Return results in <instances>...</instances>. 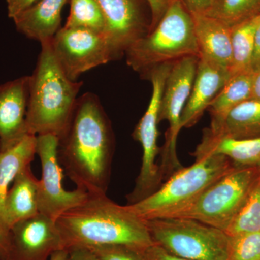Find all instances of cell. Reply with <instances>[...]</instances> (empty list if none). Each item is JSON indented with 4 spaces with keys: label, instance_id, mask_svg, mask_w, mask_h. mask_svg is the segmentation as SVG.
Returning <instances> with one entry per match:
<instances>
[{
    "label": "cell",
    "instance_id": "cell-1",
    "mask_svg": "<svg viewBox=\"0 0 260 260\" xmlns=\"http://www.w3.org/2000/svg\"><path fill=\"white\" fill-rule=\"evenodd\" d=\"M58 158L77 189L91 194L107 192L114 153L110 121L99 98H78L73 115L59 137Z\"/></svg>",
    "mask_w": 260,
    "mask_h": 260
},
{
    "label": "cell",
    "instance_id": "cell-2",
    "mask_svg": "<svg viewBox=\"0 0 260 260\" xmlns=\"http://www.w3.org/2000/svg\"><path fill=\"white\" fill-rule=\"evenodd\" d=\"M56 223L67 250L75 246L125 245L145 251L154 245L145 220L128 205L116 204L106 194H89Z\"/></svg>",
    "mask_w": 260,
    "mask_h": 260
},
{
    "label": "cell",
    "instance_id": "cell-3",
    "mask_svg": "<svg viewBox=\"0 0 260 260\" xmlns=\"http://www.w3.org/2000/svg\"><path fill=\"white\" fill-rule=\"evenodd\" d=\"M41 46L37 67L30 76L27 131L59 138L69 124L83 82L67 76L54 55L50 41Z\"/></svg>",
    "mask_w": 260,
    "mask_h": 260
},
{
    "label": "cell",
    "instance_id": "cell-4",
    "mask_svg": "<svg viewBox=\"0 0 260 260\" xmlns=\"http://www.w3.org/2000/svg\"><path fill=\"white\" fill-rule=\"evenodd\" d=\"M124 54L127 64L143 78L160 65L188 56L200 57L192 16L182 1L170 0L156 25Z\"/></svg>",
    "mask_w": 260,
    "mask_h": 260
},
{
    "label": "cell",
    "instance_id": "cell-5",
    "mask_svg": "<svg viewBox=\"0 0 260 260\" xmlns=\"http://www.w3.org/2000/svg\"><path fill=\"white\" fill-rule=\"evenodd\" d=\"M191 167L181 168L159 189L144 199L127 205L144 220L176 218L210 185L237 167L221 155L195 156Z\"/></svg>",
    "mask_w": 260,
    "mask_h": 260
},
{
    "label": "cell",
    "instance_id": "cell-6",
    "mask_svg": "<svg viewBox=\"0 0 260 260\" xmlns=\"http://www.w3.org/2000/svg\"><path fill=\"white\" fill-rule=\"evenodd\" d=\"M155 245L173 255L192 260H228L231 237L220 229L194 219L145 220Z\"/></svg>",
    "mask_w": 260,
    "mask_h": 260
},
{
    "label": "cell",
    "instance_id": "cell-7",
    "mask_svg": "<svg viewBox=\"0 0 260 260\" xmlns=\"http://www.w3.org/2000/svg\"><path fill=\"white\" fill-rule=\"evenodd\" d=\"M259 167H236L176 218L194 219L225 232L259 179Z\"/></svg>",
    "mask_w": 260,
    "mask_h": 260
},
{
    "label": "cell",
    "instance_id": "cell-8",
    "mask_svg": "<svg viewBox=\"0 0 260 260\" xmlns=\"http://www.w3.org/2000/svg\"><path fill=\"white\" fill-rule=\"evenodd\" d=\"M173 64L160 65L149 73L153 87L151 99L148 109L133 132V138L143 148L141 169L134 190L128 196L129 204H133L156 190L161 180L160 167L155 158L160 151L158 146L159 112L166 80Z\"/></svg>",
    "mask_w": 260,
    "mask_h": 260
},
{
    "label": "cell",
    "instance_id": "cell-9",
    "mask_svg": "<svg viewBox=\"0 0 260 260\" xmlns=\"http://www.w3.org/2000/svg\"><path fill=\"white\" fill-rule=\"evenodd\" d=\"M198 56H188L172 64L165 85L160 102L159 122L169 121V128L166 135L162 150L160 174L174 173L181 165L177 158V140L181 127V119L186 102L190 95L198 68Z\"/></svg>",
    "mask_w": 260,
    "mask_h": 260
},
{
    "label": "cell",
    "instance_id": "cell-10",
    "mask_svg": "<svg viewBox=\"0 0 260 260\" xmlns=\"http://www.w3.org/2000/svg\"><path fill=\"white\" fill-rule=\"evenodd\" d=\"M50 45L61 69L73 81L85 72L114 59L105 35L85 29L64 26L51 39Z\"/></svg>",
    "mask_w": 260,
    "mask_h": 260
},
{
    "label": "cell",
    "instance_id": "cell-11",
    "mask_svg": "<svg viewBox=\"0 0 260 260\" xmlns=\"http://www.w3.org/2000/svg\"><path fill=\"white\" fill-rule=\"evenodd\" d=\"M58 145L59 138L55 135H37V155L42 169L39 183V211L54 220L68 210L81 204L89 196V193L81 189H64Z\"/></svg>",
    "mask_w": 260,
    "mask_h": 260
},
{
    "label": "cell",
    "instance_id": "cell-12",
    "mask_svg": "<svg viewBox=\"0 0 260 260\" xmlns=\"http://www.w3.org/2000/svg\"><path fill=\"white\" fill-rule=\"evenodd\" d=\"M105 21V37L114 59L150 31L143 9L146 0H96Z\"/></svg>",
    "mask_w": 260,
    "mask_h": 260
},
{
    "label": "cell",
    "instance_id": "cell-13",
    "mask_svg": "<svg viewBox=\"0 0 260 260\" xmlns=\"http://www.w3.org/2000/svg\"><path fill=\"white\" fill-rule=\"evenodd\" d=\"M61 249L64 248L56 220L42 214L10 229L8 260H49Z\"/></svg>",
    "mask_w": 260,
    "mask_h": 260
},
{
    "label": "cell",
    "instance_id": "cell-14",
    "mask_svg": "<svg viewBox=\"0 0 260 260\" xmlns=\"http://www.w3.org/2000/svg\"><path fill=\"white\" fill-rule=\"evenodd\" d=\"M30 76L0 85V151L10 148L28 135L26 114Z\"/></svg>",
    "mask_w": 260,
    "mask_h": 260
},
{
    "label": "cell",
    "instance_id": "cell-15",
    "mask_svg": "<svg viewBox=\"0 0 260 260\" xmlns=\"http://www.w3.org/2000/svg\"><path fill=\"white\" fill-rule=\"evenodd\" d=\"M194 22L200 57L231 73L232 67V27L205 14H191Z\"/></svg>",
    "mask_w": 260,
    "mask_h": 260
},
{
    "label": "cell",
    "instance_id": "cell-16",
    "mask_svg": "<svg viewBox=\"0 0 260 260\" xmlns=\"http://www.w3.org/2000/svg\"><path fill=\"white\" fill-rule=\"evenodd\" d=\"M230 76V72L199 58L190 95L181 115V128L191 127L197 124Z\"/></svg>",
    "mask_w": 260,
    "mask_h": 260
},
{
    "label": "cell",
    "instance_id": "cell-17",
    "mask_svg": "<svg viewBox=\"0 0 260 260\" xmlns=\"http://www.w3.org/2000/svg\"><path fill=\"white\" fill-rule=\"evenodd\" d=\"M68 0H39L17 15V30L29 39L49 42L61 28V13Z\"/></svg>",
    "mask_w": 260,
    "mask_h": 260
},
{
    "label": "cell",
    "instance_id": "cell-18",
    "mask_svg": "<svg viewBox=\"0 0 260 260\" xmlns=\"http://www.w3.org/2000/svg\"><path fill=\"white\" fill-rule=\"evenodd\" d=\"M39 183L30 165L15 178L5 202V220L8 230L18 222L39 213Z\"/></svg>",
    "mask_w": 260,
    "mask_h": 260
},
{
    "label": "cell",
    "instance_id": "cell-19",
    "mask_svg": "<svg viewBox=\"0 0 260 260\" xmlns=\"http://www.w3.org/2000/svg\"><path fill=\"white\" fill-rule=\"evenodd\" d=\"M204 154L223 155L239 167H258L260 164V137L236 139L215 134L207 129L194 155Z\"/></svg>",
    "mask_w": 260,
    "mask_h": 260
},
{
    "label": "cell",
    "instance_id": "cell-20",
    "mask_svg": "<svg viewBox=\"0 0 260 260\" xmlns=\"http://www.w3.org/2000/svg\"><path fill=\"white\" fill-rule=\"evenodd\" d=\"M37 155V135L28 134L0 151V225L10 232L5 220V202L10 186L19 173L30 166Z\"/></svg>",
    "mask_w": 260,
    "mask_h": 260
},
{
    "label": "cell",
    "instance_id": "cell-21",
    "mask_svg": "<svg viewBox=\"0 0 260 260\" xmlns=\"http://www.w3.org/2000/svg\"><path fill=\"white\" fill-rule=\"evenodd\" d=\"M209 129L236 139L260 137V102L249 99L242 103L228 113L220 124L210 126Z\"/></svg>",
    "mask_w": 260,
    "mask_h": 260
},
{
    "label": "cell",
    "instance_id": "cell-22",
    "mask_svg": "<svg viewBox=\"0 0 260 260\" xmlns=\"http://www.w3.org/2000/svg\"><path fill=\"white\" fill-rule=\"evenodd\" d=\"M254 72H242L231 75L223 88L210 104L211 126L220 124L234 108L251 99Z\"/></svg>",
    "mask_w": 260,
    "mask_h": 260
},
{
    "label": "cell",
    "instance_id": "cell-23",
    "mask_svg": "<svg viewBox=\"0 0 260 260\" xmlns=\"http://www.w3.org/2000/svg\"><path fill=\"white\" fill-rule=\"evenodd\" d=\"M260 15L232 27V67L231 75L251 70L256 29ZM253 71V70H252Z\"/></svg>",
    "mask_w": 260,
    "mask_h": 260
},
{
    "label": "cell",
    "instance_id": "cell-24",
    "mask_svg": "<svg viewBox=\"0 0 260 260\" xmlns=\"http://www.w3.org/2000/svg\"><path fill=\"white\" fill-rule=\"evenodd\" d=\"M233 27L260 15V0H214L207 14Z\"/></svg>",
    "mask_w": 260,
    "mask_h": 260
},
{
    "label": "cell",
    "instance_id": "cell-25",
    "mask_svg": "<svg viewBox=\"0 0 260 260\" xmlns=\"http://www.w3.org/2000/svg\"><path fill=\"white\" fill-rule=\"evenodd\" d=\"M64 27L105 35V21L96 0H70V13Z\"/></svg>",
    "mask_w": 260,
    "mask_h": 260
},
{
    "label": "cell",
    "instance_id": "cell-26",
    "mask_svg": "<svg viewBox=\"0 0 260 260\" xmlns=\"http://www.w3.org/2000/svg\"><path fill=\"white\" fill-rule=\"evenodd\" d=\"M260 232V185L253 188L225 233L229 237Z\"/></svg>",
    "mask_w": 260,
    "mask_h": 260
},
{
    "label": "cell",
    "instance_id": "cell-27",
    "mask_svg": "<svg viewBox=\"0 0 260 260\" xmlns=\"http://www.w3.org/2000/svg\"><path fill=\"white\" fill-rule=\"evenodd\" d=\"M228 260H260V232L231 237Z\"/></svg>",
    "mask_w": 260,
    "mask_h": 260
},
{
    "label": "cell",
    "instance_id": "cell-28",
    "mask_svg": "<svg viewBox=\"0 0 260 260\" xmlns=\"http://www.w3.org/2000/svg\"><path fill=\"white\" fill-rule=\"evenodd\" d=\"M99 260H148L145 251L125 245H104L88 248Z\"/></svg>",
    "mask_w": 260,
    "mask_h": 260
},
{
    "label": "cell",
    "instance_id": "cell-29",
    "mask_svg": "<svg viewBox=\"0 0 260 260\" xmlns=\"http://www.w3.org/2000/svg\"><path fill=\"white\" fill-rule=\"evenodd\" d=\"M150 13H151V24L150 30L158 23L162 15L167 10L170 0H146Z\"/></svg>",
    "mask_w": 260,
    "mask_h": 260
},
{
    "label": "cell",
    "instance_id": "cell-30",
    "mask_svg": "<svg viewBox=\"0 0 260 260\" xmlns=\"http://www.w3.org/2000/svg\"><path fill=\"white\" fill-rule=\"evenodd\" d=\"M191 14H207L214 0H181Z\"/></svg>",
    "mask_w": 260,
    "mask_h": 260
},
{
    "label": "cell",
    "instance_id": "cell-31",
    "mask_svg": "<svg viewBox=\"0 0 260 260\" xmlns=\"http://www.w3.org/2000/svg\"><path fill=\"white\" fill-rule=\"evenodd\" d=\"M145 253L148 260H192L173 255L155 244L147 249Z\"/></svg>",
    "mask_w": 260,
    "mask_h": 260
},
{
    "label": "cell",
    "instance_id": "cell-32",
    "mask_svg": "<svg viewBox=\"0 0 260 260\" xmlns=\"http://www.w3.org/2000/svg\"><path fill=\"white\" fill-rule=\"evenodd\" d=\"M39 0H6L9 18L14 19Z\"/></svg>",
    "mask_w": 260,
    "mask_h": 260
},
{
    "label": "cell",
    "instance_id": "cell-33",
    "mask_svg": "<svg viewBox=\"0 0 260 260\" xmlns=\"http://www.w3.org/2000/svg\"><path fill=\"white\" fill-rule=\"evenodd\" d=\"M68 251V260H99L96 255L88 248L75 246L70 248Z\"/></svg>",
    "mask_w": 260,
    "mask_h": 260
},
{
    "label": "cell",
    "instance_id": "cell-34",
    "mask_svg": "<svg viewBox=\"0 0 260 260\" xmlns=\"http://www.w3.org/2000/svg\"><path fill=\"white\" fill-rule=\"evenodd\" d=\"M10 246V232L0 225V259L8 260Z\"/></svg>",
    "mask_w": 260,
    "mask_h": 260
},
{
    "label": "cell",
    "instance_id": "cell-35",
    "mask_svg": "<svg viewBox=\"0 0 260 260\" xmlns=\"http://www.w3.org/2000/svg\"><path fill=\"white\" fill-rule=\"evenodd\" d=\"M251 70L253 72L260 70V22L256 29L255 45H254V55H253Z\"/></svg>",
    "mask_w": 260,
    "mask_h": 260
},
{
    "label": "cell",
    "instance_id": "cell-36",
    "mask_svg": "<svg viewBox=\"0 0 260 260\" xmlns=\"http://www.w3.org/2000/svg\"><path fill=\"white\" fill-rule=\"evenodd\" d=\"M251 99L260 102V70L254 72Z\"/></svg>",
    "mask_w": 260,
    "mask_h": 260
},
{
    "label": "cell",
    "instance_id": "cell-37",
    "mask_svg": "<svg viewBox=\"0 0 260 260\" xmlns=\"http://www.w3.org/2000/svg\"><path fill=\"white\" fill-rule=\"evenodd\" d=\"M68 251L67 249L56 251L51 255L49 260H68Z\"/></svg>",
    "mask_w": 260,
    "mask_h": 260
},
{
    "label": "cell",
    "instance_id": "cell-38",
    "mask_svg": "<svg viewBox=\"0 0 260 260\" xmlns=\"http://www.w3.org/2000/svg\"><path fill=\"white\" fill-rule=\"evenodd\" d=\"M258 167H259V179H258V184H259L260 185V164L259 166H258Z\"/></svg>",
    "mask_w": 260,
    "mask_h": 260
}]
</instances>
